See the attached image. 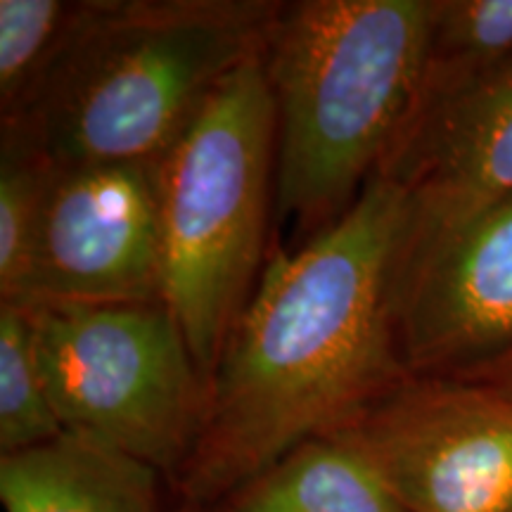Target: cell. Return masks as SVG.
<instances>
[{
	"instance_id": "obj_1",
	"label": "cell",
	"mask_w": 512,
	"mask_h": 512,
	"mask_svg": "<svg viewBox=\"0 0 512 512\" xmlns=\"http://www.w3.org/2000/svg\"><path fill=\"white\" fill-rule=\"evenodd\" d=\"M403 197L373 176L297 249L271 247L209 380V415L174 489L204 512L406 377L399 356Z\"/></svg>"
},
{
	"instance_id": "obj_2",
	"label": "cell",
	"mask_w": 512,
	"mask_h": 512,
	"mask_svg": "<svg viewBox=\"0 0 512 512\" xmlns=\"http://www.w3.org/2000/svg\"><path fill=\"white\" fill-rule=\"evenodd\" d=\"M273 0H79L67 41L0 138L69 164H157L264 41Z\"/></svg>"
},
{
	"instance_id": "obj_3",
	"label": "cell",
	"mask_w": 512,
	"mask_h": 512,
	"mask_svg": "<svg viewBox=\"0 0 512 512\" xmlns=\"http://www.w3.org/2000/svg\"><path fill=\"white\" fill-rule=\"evenodd\" d=\"M432 0L278 3L261 57L275 105V219L297 249L354 207L418 98ZM273 219V221H275Z\"/></svg>"
},
{
	"instance_id": "obj_4",
	"label": "cell",
	"mask_w": 512,
	"mask_h": 512,
	"mask_svg": "<svg viewBox=\"0 0 512 512\" xmlns=\"http://www.w3.org/2000/svg\"><path fill=\"white\" fill-rule=\"evenodd\" d=\"M275 145L259 46L157 162L164 306L207 380L271 254Z\"/></svg>"
},
{
	"instance_id": "obj_5",
	"label": "cell",
	"mask_w": 512,
	"mask_h": 512,
	"mask_svg": "<svg viewBox=\"0 0 512 512\" xmlns=\"http://www.w3.org/2000/svg\"><path fill=\"white\" fill-rule=\"evenodd\" d=\"M64 432L176 484L209 415V380L164 304H19Z\"/></svg>"
},
{
	"instance_id": "obj_6",
	"label": "cell",
	"mask_w": 512,
	"mask_h": 512,
	"mask_svg": "<svg viewBox=\"0 0 512 512\" xmlns=\"http://www.w3.org/2000/svg\"><path fill=\"white\" fill-rule=\"evenodd\" d=\"M325 439L347 446L403 512H512V394L406 375Z\"/></svg>"
},
{
	"instance_id": "obj_7",
	"label": "cell",
	"mask_w": 512,
	"mask_h": 512,
	"mask_svg": "<svg viewBox=\"0 0 512 512\" xmlns=\"http://www.w3.org/2000/svg\"><path fill=\"white\" fill-rule=\"evenodd\" d=\"M164 304L157 164L53 166L8 304Z\"/></svg>"
},
{
	"instance_id": "obj_8",
	"label": "cell",
	"mask_w": 512,
	"mask_h": 512,
	"mask_svg": "<svg viewBox=\"0 0 512 512\" xmlns=\"http://www.w3.org/2000/svg\"><path fill=\"white\" fill-rule=\"evenodd\" d=\"M375 176L403 197L401 294L460 230L512 197V62L408 128Z\"/></svg>"
},
{
	"instance_id": "obj_9",
	"label": "cell",
	"mask_w": 512,
	"mask_h": 512,
	"mask_svg": "<svg viewBox=\"0 0 512 512\" xmlns=\"http://www.w3.org/2000/svg\"><path fill=\"white\" fill-rule=\"evenodd\" d=\"M396 335L408 375L470 377L512 354V197L408 280Z\"/></svg>"
},
{
	"instance_id": "obj_10",
	"label": "cell",
	"mask_w": 512,
	"mask_h": 512,
	"mask_svg": "<svg viewBox=\"0 0 512 512\" xmlns=\"http://www.w3.org/2000/svg\"><path fill=\"white\" fill-rule=\"evenodd\" d=\"M0 503L5 512H185L155 467L67 432L0 458Z\"/></svg>"
},
{
	"instance_id": "obj_11",
	"label": "cell",
	"mask_w": 512,
	"mask_h": 512,
	"mask_svg": "<svg viewBox=\"0 0 512 512\" xmlns=\"http://www.w3.org/2000/svg\"><path fill=\"white\" fill-rule=\"evenodd\" d=\"M204 512H403L370 467L337 441H304Z\"/></svg>"
},
{
	"instance_id": "obj_12",
	"label": "cell",
	"mask_w": 512,
	"mask_h": 512,
	"mask_svg": "<svg viewBox=\"0 0 512 512\" xmlns=\"http://www.w3.org/2000/svg\"><path fill=\"white\" fill-rule=\"evenodd\" d=\"M510 62L512 0H432L418 98L403 136L427 114L463 98Z\"/></svg>"
},
{
	"instance_id": "obj_13",
	"label": "cell",
	"mask_w": 512,
	"mask_h": 512,
	"mask_svg": "<svg viewBox=\"0 0 512 512\" xmlns=\"http://www.w3.org/2000/svg\"><path fill=\"white\" fill-rule=\"evenodd\" d=\"M62 434L36 361L27 311L0 302V458L34 451Z\"/></svg>"
},
{
	"instance_id": "obj_14",
	"label": "cell",
	"mask_w": 512,
	"mask_h": 512,
	"mask_svg": "<svg viewBox=\"0 0 512 512\" xmlns=\"http://www.w3.org/2000/svg\"><path fill=\"white\" fill-rule=\"evenodd\" d=\"M79 12L64 0H0V124L31 98Z\"/></svg>"
},
{
	"instance_id": "obj_15",
	"label": "cell",
	"mask_w": 512,
	"mask_h": 512,
	"mask_svg": "<svg viewBox=\"0 0 512 512\" xmlns=\"http://www.w3.org/2000/svg\"><path fill=\"white\" fill-rule=\"evenodd\" d=\"M53 164L15 138H0V302H15Z\"/></svg>"
},
{
	"instance_id": "obj_16",
	"label": "cell",
	"mask_w": 512,
	"mask_h": 512,
	"mask_svg": "<svg viewBox=\"0 0 512 512\" xmlns=\"http://www.w3.org/2000/svg\"><path fill=\"white\" fill-rule=\"evenodd\" d=\"M460 380H475V382H486L494 384V387H501L505 392L512 394V354H508L501 361H496L494 366L479 370V373L470 377H460Z\"/></svg>"
}]
</instances>
